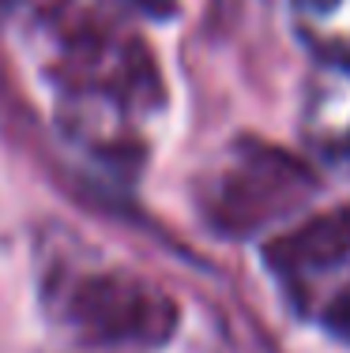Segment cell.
<instances>
[{"mask_svg":"<svg viewBox=\"0 0 350 353\" xmlns=\"http://www.w3.org/2000/svg\"><path fill=\"white\" fill-rule=\"evenodd\" d=\"M313 192V181L298 158L264 143H241L215 176L211 214L230 233H253L294 211Z\"/></svg>","mask_w":350,"mask_h":353,"instance_id":"obj_1","label":"cell"},{"mask_svg":"<svg viewBox=\"0 0 350 353\" xmlns=\"http://www.w3.org/2000/svg\"><path fill=\"white\" fill-rule=\"evenodd\" d=\"M72 319L98 342H158L173 327V305L136 279L102 274L76 285Z\"/></svg>","mask_w":350,"mask_h":353,"instance_id":"obj_2","label":"cell"},{"mask_svg":"<svg viewBox=\"0 0 350 353\" xmlns=\"http://www.w3.org/2000/svg\"><path fill=\"white\" fill-rule=\"evenodd\" d=\"M264 259L290 297H305L320 279L350 263V207L313 214L298 230L275 237Z\"/></svg>","mask_w":350,"mask_h":353,"instance_id":"obj_3","label":"cell"},{"mask_svg":"<svg viewBox=\"0 0 350 353\" xmlns=\"http://www.w3.org/2000/svg\"><path fill=\"white\" fill-rule=\"evenodd\" d=\"M302 128L324 162L350 170V64L324 61L313 72Z\"/></svg>","mask_w":350,"mask_h":353,"instance_id":"obj_4","label":"cell"},{"mask_svg":"<svg viewBox=\"0 0 350 353\" xmlns=\"http://www.w3.org/2000/svg\"><path fill=\"white\" fill-rule=\"evenodd\" d=\"M290 12L316 57L350 64V0H290Z\"/></svg>","mask_w":350,"mask_h":353,"instance_id":"obj_5","label":"cell"},{"mask_svg":"<svg viewBox=\"0 0 350 353\" xmlns=\"http://www.w3.org/2000/svg\"><path fill=\"white\" fill-rule=\"evenodd\" d=\"M320 323L328 327L336 339H343L350 346V279L339 285V290L328 297V305L320 308Z\"/></svg>","mask_w":350,"mask_h":353,"instance_id":"obj_6","label":"cell"},{"mask_svg":"<svg viewBox=\"0 0 350 353\" xmlns=\"http://www.w3.org/2000/svg\"><path fill=\"white\" fill-rule=\"evenodd\" d=\"M128 4H136L144 15H155V19H166V15L177 12V0H128Z\"/></svg>","mask_w":350,"mask_h":353,"instance_id":"obj_7","label":"cell"}]
</instances>
